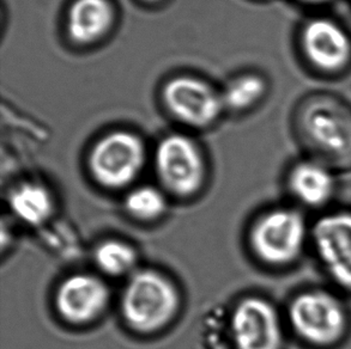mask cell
<instances>
[{"instance_id": "52a82bcc", "label": "cell", "mask_w": 351, "mask_h": 349, "mask_svg": "<svg viewBox=\"0 0 351 349\" xmlns=\"http://www.w3.org/2000/svg\"><path fill=\"white\" fill-rule=\"evenodd\" d=\"M155 164L162 183L176 195L197 193L204 181V159L199 147L184 134H171L162 139L156 148Z\"/></svg>"}, {"instance_id": "7c38bea8", "label": "cell", "mask_w": 351, "mask_h": 349, "mask_svg": "<svg viewBox=\"0 0 351 349\" xmlns=\"http://www.w3.org/2000/svg\"><path fill=\"white\" fill-rule=\"evenodd\" d=\"M335 169L313 157L296 161L287 176V189L298 207L324 209L337 193Z\"/></svg>"}, {"instance_id": "8992f818", "label": "cell", "mask_w": 351, "mask_h": 349, "mask_svg": "<svg viewBox=\"0 0 351 349\" xmlns=\"http://www.w3.org/2000/svg\"><path fill=\"white\" fill-rule=\"evenodd\" d=\"M145 163V146L133 133H110L96 142L89 159L91 174L107 188L132 183Z\"/></svg>"}, {"instance_id": "4fadbf2b", "label": "cell", "mask_w": 351, "mask_h": 349, "mask_svg": "<svg viewBox=\"0 0 351 349\" xmlns=\"http://www.w3.org/2000/svg\"><path fill=\"white\" fill-rule=\"evenodd\" d=\"M114 21V10L108 0H75L67 14V31L77 43L100 40Z\"/></svg>"}, {"instance_id": "277c9868", "label": "cell", "mask_w": 351, "mask_h": 349, "mask_svg": "<svg viewBox=\"0 0 351 349\" xmlns=\"http://www.w3.org/2000/svg\"><path fill=\"white\" fill-rule=\"evenodd\" d=\"M174 283L155 270L133 274L123 289L121 312L132 329L152 333L167 326L179 307Z\"/></svg>"}, {"instance_id": "8fae6325", "label": "cell", "mask_w": 351, "mask_h": 349, "mask_svg": "<svg viewBox=\"0 0 351 349\" xmlns=\"http://www.w3.org/2000/svg\"><path fill=\"white\" fill-rule=\"evenodd\" d=\"M110 297V288L101 279L90 274H76L59 286L56 302L64 320L83 324L105 311Z\"/></svg>"}, {"instance_id": "d6986e66", "label": "cell", "mask_w": 351, "mask_h": 349, "mask_svg": "<svg viewBox=\"0 0 351 349\" xmlns=\"http://www.w3.org/2000/svg\"><path fill=\"white\" fill-rule=\"evenodd\" d=\"M145 1H149V3H158V1H161V0H145Z\"/></svg>"}, {"instance_id": "3957f363", "label": "cell", "mask_w": 351, "mask_h": 349, "mask_svg": "<svg viewBox=\"0 0 351 349\" xmlns=\"http://www.w3.org/2000/svg\"><path fill=\"white\" fill-rule=\"evenodd\" d=\"M300 133L313 158L337 169L351 168V113L335 99H317L301 112Z\"/></svg>"}, {"instance_id": "ac0fdd59", "label": "cell", "mask_w": 351, "mask_h": 349, "mask_svg": "<svg viewBox=\"0 0 351 349\" xmlns=\"http://www.w3.org/2000/svg\"><path fill=\"white\" fill-rule=\"evenodd\" d=\"M300 1H302V3L307 5H323L331 1V0H300Z\"/></svg>"}, {"instance_id": "6da1fadb", "label": "cell", "mask_w": 351, "mask_h": 349, "mask_svg": "<svg viewBox=\"0 0 351 349\" xmlns=\"http://www.w3.org/2000/svg\"><path fill=\"white\" fill-rule=\"evenodd\" d=\"M285 318L290 333L312 349L336 348L350 333V312L346 302L328 288L299 291L288 302Z\"/></svg>"}, {"instance_id": "5b68a950", "label": "cell", "mask_w": 351, "mask_h": 349, "mask_svg": "<svg viewBox=\"0 0 351 349\" xmlns=\"http://www.w3.org/2000/svg\"><path fill=\"white\" fill-rule=\"evenodd\" d=\"M309 249L328 280L351 294V209L319 216L312 224Z\"/></svg>"}, {"instance_id": "ba28073f", "label": "cell", "mask_w": 351, "mask_h": 349, "mask_svg": "<svg viewBox=\"0 0 351 349\" xmlns=\"http://www.w3.org/2000/svg\"><path fill=\"white\" fill-rule=\"evenodd\" d=\"M285 318L265 298L250 297L237 304L232 316L237 349H283Z\"/></svg>"}, {"instance_id": "9c48e42d", "label": "cell", "mask_w": 351, "mask_h": 349, "mask_svg": "<svg viewBox=\"0 0 351 349\" xmlns=\"http://www.w3.org/2000/svg\"><path fill=\"white\" fill-rule=\"evenodd\" d=\"M162 97L176 120L193 127L209 126L224 110L221 92L195 77H176L167 81Z\"/></svg>"}, {"instance_id": "5bb4252c", "label": "cell", "mask_w": 351, "mask_h": 349, "mask_svg": "<svg viewBox=\"0 0 351 349\" xmlns=\"http://www.w3.org/2000/svg\"><path fill=\"white\" fill-rule=\"evenodd\" d=\"M14 214L30 225H40L52 214L53 200L43 185L25 183L14 189L10 196Z\"/></svg>"}, {"instance_id": "e0dca14e", "label": "cell", "mask_w": 351, "mask_h": 349, "mask_svg": "<svg viewBox=\"0 0 351 349\" xmlns=\"http://www.w3.org/2000/svg\"><path fill=\"white\" fill-rule=\"evenodd\" d=\"M125 206L133 217L142 220H152L162 216L166 211V198L158 189L143 185L133 189L128 194Z\"/></svg>"}, {"instance_id": "7a4b0ae2", "label": "cell", "mask_w": 351, "mask_h": 349, "mask_svg": "<svg viewBox=\"0 0 351 349\" xmlns=\"http://www.w3.org/2000/svg\"><path fill=\"white\" fill-rule=\"evenodd\" d=\"M312 224L301 208L280 206L263 213L253 224L250 244L261 263L288 268L298 263L311 246Z\"/></svg>"}, {"instance_id": "2e32d148", "label": "cell", "mask_w": 351, "mask_h": 349, "mask_svg": "<svg viewBox=\"0 0 351 349\" xmlns=\"http://www.w3.org/2000/svg\"><path fill=\"white\" fill-rule=\"evenodd\" d=\"M97 267L110 276H121L132 272L137 254L132 246L121 241H106L95 251Z\"/></svg>"}, {"instance_id": "30bf717a", "label": "cell", "mask_w": 351, "mask_h": 349, "mask_svg": "<svg viewBox=\"0 0 351 349\" xmlns=\"http://www.w3.org/2000/svg\"><path fill=\"white\" fill-rule=\"evenodd\" d=\"M301 47L306 59L318 71H342L351 60L350 36L332 19L319 17L309 21L301 33Z\"/></svg>"}, {"instance_id": "9a60e30c", "label": "cell", "mask_w": 351, "mask_h": 349, "mask_svg": "<svg viewBox=\"0 0 351 349\" xmlns=\"http://www.w3.org/2000/svg\"><path fill=\"white\" fill-rule=\"evenodd\" d=\"M265 92V79L254 73H248L229 81L221 94L224 109L241 112L258 103Z\"/></svg>"}]
</instances>
